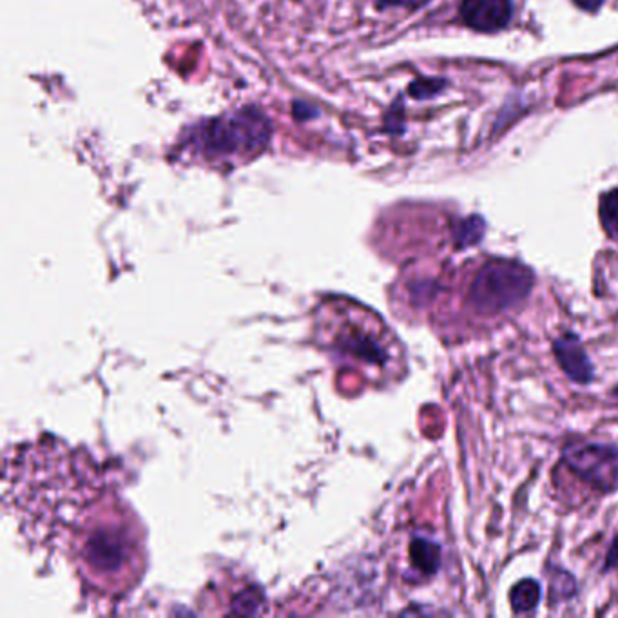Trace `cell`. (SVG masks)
I'll use <instances>...</instances> for the list:
<instances>
[{
	"label": "cell",
	"mask_w": 618,
	"mask_h": 618,
	"mask_svg": "<svg viewBox=\"0 0 618 618\" xmlns=\"http://www.w3.org/2000/svg\"><path fill=\"white\" fill-rule=\"evenodd\" d=\"M387 327L381 321L356 307H330L323 310L318 318V334L321 345L329 350L334 358L352 361L372 370H385L390 365L392 350Z\"/></svg>",
	"instance_id": "6da1fadb"
},
{
	"label": "cell",
	"mask_w": 618,
	"mask_h": 618,
	"mask_svg": "<svg viewBox=\"0 0 618 618\" xmlns=\"http://www.w3.org/2000/svg\"><path fill=\"white\" fill-rule=\"evenodd\" d=\"M600 223L609 238H618V187L600 196Z\"/></svg>",
	"instance_id": "8fae6325"
},
{
	"label": "cell",
	"mask_w": 618,
	"mask_h": 618,
	"mask_svg": "<svg viewBox=\"0 0 618 618\" xmlns=\"http://www.w3.org/2000/svg\"><path fill=\"white\" fill-rule=\"evenodd\" d=\"M269 118L256 107H245L229 116L202 122L193 131V142L203 155H254L271 140Z\"/></svg>",
	"instance_id": "7a4b0ae2"
},
{
	"label": "cell",
	"mask_w": 618,
	"mask_h": 618,
	"mask_svg": "<svg viewBox=\"0 0 618 618\" xmlns=\"http://www.w3.org/2000/svg\"><path fill=\"white\" fill-rule=\"evenodd\" d=\"M562 459L573 474L602 493L618 490V446L602 443H570Z\"/></svg>",
	"instance_id": "277c9868"
},
{
	"label": "cell",
	"mask_w": 618,
	"mask_h": 618,
	"mask_svg": "<svg viewBox=\"0 0 618 618\" xmlns=\"http://www.w3.org/2000/svg\"><path fill=\"white\" fill-rule=\"evenodd\" d=\"M617 394H618V390H617Z\"/></svg>",
	"instance_id": "e0dca14e"
},
{
	"label": "cell",
	"mask_w": 618,
	"mask_h": 618,
	"mask_svg": "<svg viewBox=\"0 0 618 618\" xmlns=\"http://www.w3.org/2000/svg\"><path fill=\"white\" fill-rule=\"evenodd\" d=\"M432 0H376L379 10L417 11L428 6Z\"/></svg>",
	"instance_id": "5bb4252c"
},
{
	"label": "cell",
	"mask_w": 618,
	"mask_h": 618,
	"mask_svg": "<svg viewBox=\"0 0 618 618\" xmlns=\"http://www.w3.org/2000/svg\"><path fill=\"white\" fill-rule=\"evenodd\" d=\"M575 590H577V584L568 571L559 570L551 575L550 595L553 602L571 599L575 595Z\"/></svg>",
	"instance_id": "4fadbf2b"
},
{
	"label": "cell",
	"mask_w": 618,
	"mask_h": 618,
	"mask_svg": "<svg viewBox=\"0 0 618 618\" xmlns=\"http://www.w3.org/2000/svg\"><path fill=\"white\" fill-rule=\"evenodd\" d=\"M445 87L446 80L443 78H417L416 82H412L408 87V93L416 100H430L441 95Z\"/></svg>",
	"instance_id": "7c38bea8"
},
{
	"label": "cell",
	"mask_w": 618,
	"mask_h": 618,
	"mask_svg": "<svg viewBox=\"0 0 618 618\" xmlns=\"http://www.w3.org/2000/svg\"><path fill=\"white\" fill-rule=\"evenodd\" d=\"M82 555L87 564L100 573L120 571L126 566L129 555L126 535L116 532L113 528L95 530L87 535Z\"/></svg>",
	"instance_id": "5b68a950"
},
{
	"label": "cell",
	"mask_w": 618,
	"mask_h": 618,
	"mask_svg": "<svg viewBox=\"0 0 618 618\" xmlns=\"http://www.w3.org/2000/svg\"><path fill=\"white\" fill-rule=\"evenodd\" d=\"M412 568L423 577L435 575L441 568V546L426 537H414L408 548Z\"/></svg>",
	"instance_id": "ba28073f"
},
{
	"label": "cell",
	"mask_w": 618,
	"mask_h": 618,
	"mask_svg": "<svg viewBox=\"0 0 618 618\" xmlns=\"http://www.w3.org/2000/svg\"><path fill=\"white\" fill-rule=\"evenodd\" d=\"M573 2L579 10L588 11V13H597L604 4V0H573Z\"/></svg>",
	"instance_id": "2e32d148"
},
{
	"label": "cell",
	"mask_w": 618,
	"mask_h": 618,
	"mask_svg": "<svg viewBox=\"0 0 618 618\" xmlns=\"http://www.w3.org/2000/svg\"><path fill=\"white\" fill-rule=\"evenodd\" d=\"M486 232V222L483 216L472 214L468 218H463L454 227V240L457 249H468L481 242Z\"/></svg>",
	"instance_id": "30bf717a"
},
{
	"label": "cell",
	"mask_w": 618,
	"mask_h": 618,
	"mask_svg": "<svg viewBox=\"0 0 618 618\" xmlns=\"http://www.w3.org/2000/svg\"><path fill=\"white\" fill-rule=\"evenodd\" d=\"M535 285V274L521 261L490 260L477 272L470 300L479 312L499 314L515 309L528 300Z\"/></svg>",
	"instance_id": "3957f363"
},
{
	"label": "cell",
	"mask_w": 618,
	"mask_h": 618,
	"mask_svg": "<svg viewBox=\"0 0 618 618\" xmlns=\"http://www.w3.org/2000/svg\"><path fill=\"white\" fill-rule=\"evenodd\" d=\"M618 568V535L615 537V541L611 544V548L608 551V557H606V566L604 570H615Z\"/></svg>",
	"instance_id": "9a60e30c"
},
{
	"label": "cell",
	"mask_w": 618,
	"mask_h": 618,
	"mask_svg": "<svg viewBox=\"0 0 618 618\" xmlns=\"http://www.w3.org/2000/svg\"><path fill=\"white\" fill-rule=\"evenodd\" d=\"M541 602V584L537 580L522 579L515 584L510 593V604L515 613H532Z\"/></svg>",
	"instance_id": "9c48e42d"
},
{
	"label": "cell",
	"mask_w": 618,
	"mask_h": 618,
	"mask_svg": "<svg viewBox=\"0 0 618 618\" xmlns=\"http://www.w3.org/2000/svg\"><path fill=\"white\" fill-rule=\"evenodd\" d=\"M555 358L561 365L562 372L577 385H590L595 376L588 352L582 347L577 334H562L553 343Z\"/></svg>",
	"instance_id": "52a82bcc"
},
{
	"label": "cell",
	"mask_w": 618,
	"mask_h": 618,
	"mask_svg": "<svg viewBox=\"0 0 618 618\" xmlns=\"http://www.w3.org/2000/svg\"><path fill=\"white\" fill-rule=\"evenodd\" d=\"M459 15L468 28L477 33H497L513 17L512 0H463Z\"/></svg>",
	"instance_id": "8992f818"
}]
</instances>
